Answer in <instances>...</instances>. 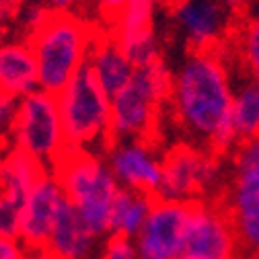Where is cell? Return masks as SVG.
<instances>
[{
	"mask_svg": "<svg viewBox=\"0 0 259 259\" xmlns=\"http://www.w3.org/2000/svg\"><path fill=\"white\" fill-rule=\"evenodd\" d=\"M87 66L93 70L97 82L103 87V91L109 97H115L132 80L136 72V66L130 62V58L117 46V41L107 33V29H101L99 35H97Z\"/></svg>",
	"mask_w": 259,
	"mask_h": 259,
	"instance_id": "2e32d148",
	"label": "cell"
},
{
	"mask_svg": "<svg viewBox=\"0 0 259 259\" xmlns=\"http://www.w3.org/2000/svg\"><path fill=\"white\" fill-rule=\"evenodd\" d=\"M154 200L156 198L150 196V193L119 189L117 198L113 202V210H111V233L109 235H121L127 239H134L144 226Z\"/></svg>",
	"mask_w": 259,
	"mask_h": 259,
	"instance_id": "d6986e66",
	"label": "cell"
},
{
	"mask_svg": "<svg viewBox=\"0 0 259 259\" xmlns=\"http://www.w3.org/2000/svg\"><path fill=\"white\" fill-rule=\"evenodd\" d=\"M224 50L231 66H237L245 78H259V13L239 19L235 33Z\"/></svg>",
	"mask_w": 259,
	"mask_h": 259,
	"instance_id": "ac0fdd59",
	"label": "cell"
},
{
	"mask_svg": "<svg viewBox=\"0 0 259 259\" xmlns=\"http://www.w3.org/2000/svg\"><path fill=\"white\" fill-rule=\"evenodd\" d=\"M54 13H76L84 0H41Z\"/></svg>",
	"mask_w": 259,
	"mask_h": 259,
	"instance_id": "83f0119b",
	"label": "cell"
},
{
	"mask_svg": "<svg viewBox=\"0 0 259 259\" xmlns=\"http://www.w3.org/2000/svg\"><path fill=\"white\" fill-rule=\"evenodd\" d=\"M97 249L99 237L89 229L74 206L66 200L56 216L46 251L54 259H93Z\"/></svg>",
	"mask_w": 259,
	"mask_h": 259,
	"instance_id": "5bb4252c",
	"label": "cell"
},
{
	"mask_svg": "<svg viewBox=\"0 0 259 259\" xmlns=\"http://www.w3.org/2000/svg\"><path fill=\"white\" fill-rule=\"evenodd\" d=\"M50 169L31 154L11 146L0 156V193L25 202L27 193Z\"/></svg>",
	"mask_w": 259,
	"mask_h": 259,
	"instance_id": "e0dca14e",
	"label": "cell"
},
{
	"mask_svg": "<svg viewBox=\"0 0 259 259\" xmlns=\"http://www.w3.org/2000/svg\"><path fill=\"white\" fill-rule=\"evenodd\" d=\"M231 117L239 142L259 138V78H245L235 89Z\"/></svg>",
	"mask_w": 259,
	"mask_h": 259,
	"instance_id": "ffe728a7",
	"label": "cell"
},
{
	"mask_svg": "<svg viewBox=\"0 0 259 259\" xmlns=\"http://www.w3.org/2000/svg\"><path fill=\"white\" fill-rule=\"evenodd\" d=\"M97 29L78 13H52L41 29L25 37L35 54L39 89L58 95L87 64Z\"/></svg>",
	"mask_w": 259,
	"mask_h": 259,
	"instance_id": "7a4b0ae2",
	"label": "cell"
},
{
	"mask_svg": "<svg viewBox=\"0 0 259 259\" xmlns=\"http://www.w3.org/2000/svg\"><path fill=\"white\" fill-rule=\"evenodd\" d=\"M243 253L226 208L214 200L187 206L179 259H239Z\"/></svg>",
	"mask_w": 259,
	"mask_h": 259,
	"instance_id": "9c48e42d",
	"label": "cell"
},
{
	"mask_svg": "<svg viewBox=\"0 0 259 259\" xmlns=\"http://www.w3.org/2000/svg\"><path fill=\"white\" fill-rule=\"evenodd\" d=\"M160 3H167V5H173V3H175V0H160Z\"/></svg>",
	"mask_w": 259,
	"mask_h": 259,
	"instance_id": "1f68e13d",
	"label": "cell"
},
{
	"mask_svg": "<svg viewBox=\"0 0 259 259\" xmlns=\"http://www.w3.org/2000/svg\"><path fill=\"white\" fill-rule=\"evenodd\" d=\"M222 5L229 9L233 15H237L239 19L243 17V13H247L249 5H251V0H222Z\"/></svg>",
	"mask_w": 259,
	"mask_h": 259,
	"instance_id": "f1b7e54d",
	"label": "cell"
},
{
	"mask_svg": "<svg viewBox=\"0 0 259 259\" xmlns=\"http://www.w3.org/2000/svg\"><path fill=\"white\" fill-rule=\"evenodd\" d=\"M173 91V70L165 58L136 68L115 97H111V142L154 140L163 109Z\"/></svg>",
	"mask_w": 259,
	"mask_h": 259,
	"instance_id": "277c9868",
	"label": "cell"
},
{
	"mask_svg": "<svg viewBox=\"0 0 259 259\" xmlns=\"http://www.w3.org/2000/svg\"><path fill=\"white\" fill-rule=\"evenodd\" d=\"M103 156L121 189L142 191L156 198L163 179V154L154 140L111 142Z\"/></svg>",
	"mask_w": 259,
	"mask_h": 259,
	"instance_id": "8fae6325",
	"label": "cell"
},
{
	"mask_svg": "<svg viewBox=\"0 0 259 259\" xmlns=\"http://www.w3.org/2000/svg\"><path fill=\"white\" fill-rule=\"evenodd\" d=\"M127 0H93V7L99 17L105 23V29L119 17V13L125 9Z\"/></svg>",
	"mask_w": 259,
	"mask_h": 259,
	"instance_id": "cb8c5ba5",
	"label": "cell"
},
{
	"mask_svg": "<svg viewBox=\"0 0 259 259\" xmlns=\"http://www.w3.org/2000/svg\"><path fill=\"white\" fill-rule=\"evenodd\" d=\"M15 109H17V101L0 95V144L9 140L11 123H13V117H15Z\"/></svg>",
	"mask_w": 259,
	"mask_h": 259,
	"instance_id": "d4e9b609",
	"label": "cell"
},
{
	"mask_svg": "<svg viewBox=\"0 0 259 259\" xmlns=\"http://www.w3.org/2000/svg\"><path fill=\"white\" fill-rule=\"evenodd\" d=\"M25 245L19 239L0 237V259H25Z\"/></svg>",
	"mask_w": 259,
	"mask_h": 259,
	"instance_id": "484cf974",
	"label": "cell"
},
{
	"mask_svg": "<svg viewBox=\"0 0 259 259\" xmlns=\"http://www.w3.org/2000/svg\"><path fill=\"white\" fill-rule=\"evenodd\" d=\"M21 210H23V202L0 193V237L19 239V235H21Z\"/></svg>",
	"mask_w": 259,
	"mask_h": 259,
	"instance_id": "44dd1931",
	"label": "cell"
},
{
	"mask_svg": "<svg viewBox=\"0 0 259 259\" xmlns=\"http://www.w3.org/2000/svg\"><path fill=\"white\" fill-rule=\"evenodd\" d=\"M224 158L187 142L175 144L163 154V179L156 198L179 204L210 200L212 193L224 191L229 181V165Z\"/></svg>",
	"mask_w": 259,
	"mask_h": 259,
	"instance_id": "8992f818",
	"label": "cell"
},
{
	"mask_svg": "<svg viewBox=\"0 0 259 259\" xmlns=\"http://www.w3.org/2000/svg\"><path fill=\"white\" fill-rule=\"evenodd\" d=\"M241 259H259V251H243Z\"/></svg>",
	"mask_w": 259,
	"mask_h": 259,
	"instance_id": "4dcf8cb0",
	"label": "cell"
},
{
	"mask_svg": "<svg viewBox=\"0 0 259 259\" xmlns=\"http://www.w3.org/2000/svg\"><path fill=\"white\" fill-rule=\"evenodd\" d=\"M39 89L37 60L27 39L0 44V95L13 101Z\"/></svg>",
	"mask_w": 259,
	"mask_h": 259,
	"instance_id": "9a60e30c",
	"label": "cell"
},
{
	"mask_svg": "<svg viewBox=\"0 0 259 259\" xmlns=\"http://www.w3.org/2000/svg\"><path fill=\"white\" fill-rule=\"evenodd\" d=\"M64 202H66L64 191L50 169L23 202L19 241L25 245V249H46L52 226Z\"/></svg>",
	"mask_w": 259,
	"mask_h": 259,
	"instance_id": "4fadbf2b",
	"label": "cell"
},
{
	"mask_svg": "<svg viewBox=\"0 0 259 259\" xmlns=\"http://www.w3.org/2000/svg\"><path fill=\"white\" fill-rule=\"evenodd\" d=\"M25 259H54L46 249H27Z\"/></svg>",
	"mask_w": 259,
	"mask_h": 259,
	"instance_id": "f546056e",
	"label": "cell"
},
{
	"mask_svg": "<svg viewBox=\"0 0 259 259\" xmlns=\"http://www.w3.org/2000/svg\"><path fill=\"white\" fill-rule=\"evenodd\" d=\"M52 13L54 11L48 5H44L41 0H37V3H25V7L19 13V19H21V25H23V31H25V37L33 35L37 29H41L46 25V21L52 17Z\"/></svg>",
	"mask_w": 259,
	"mask_h": 259,
	"instance_id": "7402d4cb",
	"label": "cell"
},
{
	"mask_svg": "<svg viewBox=\"0 0 259 259\" xmlns=\"http://www.w3.org/2000/svg\"><path fill=\"white\" fill-rule=\"evenodd\" d=\"M169 15L179 41L187 52H212L231 41L239 17L222 0H175Z\"/></svg>",
	"mask_w": 259,
	"mask_h": 259,
	"instance_id": "30bf717a",
	"label": "cell"
},
{
	"mask_svg": "<svg viewBox=\"0 0 259 259\" xmlns=\"http://www.w3.org/2000/svg\"><path fill=\"white\" fill-rule=\"evenodd\" d=\"M66 150L105 152L111 144V97L84 66L58 95Z\"/></svg>",
	"mask_w": 259,
	"mask_h": 259,
	"instance_id": "5b68a950",
	"label": "cell"
},
{
	"mask_svg": "<svg viewBox=\"0 0 259 259\" xmlns=\"http://www.w3.org/2000/svg\"><path fill=\"white\" fill-rule=\"evenodd\" d=\"M220 204L235 224L243 251H259V138L239 142L231 152Z\"/></svg>",
	"mask_w": 259,
	"mask_h": 259,
	"instance_id": "ba28073f",
	"label": "cell"
},
{
	"mask_svg": "<svg viewBox=\"0 0 259 259\" xmlns=\"http://www.w3.org/2000/svg\"><path fill=\"white\" fill-rule=\"evenodd\" d=\"M187 206L189 204L154 200L144 226L134 237L138 259H179Z\"/></svg>",
	"mask_w": 259,
	"mask_h": 259,
	"instance_id": "7c38bea8",
	"label": "cell"
},
{
	"mask_svg": "<svg viewBox=\"0 0 259 259\" xmlns=\"http://www.w3.org/2000/svg\"><path fill=\"white\" fill-rule=\"evenodd\" d=\"M64 198H66L89 229L105 239L111 233V210L119 193L107 160L101 152L91 150H66L52 167Z\"/></svg>",
	"mask_w": 259,
	"mask_h": 259,
	"instance_id": "3957f363",
	"label": "cell"
},
{
	"mask_svg": "<svg viewBox=\"0 0 259 259\" xmlns=\"http://www.w3.org/2000/svg\"><path fill=\"white\" fill-rule=\"evenodd\" d=\"M233 66L224 46L212 52H187L173 70L169 111L187 144L229 156L239 138L233 127Z\"/></svg>",
	"mask_w": 259,
	"mask_h": 259,
	"instance_id": "6da1fadb",
	"label": "cell"
},
{
	"mask_svg": "<svg viewBox=\"0 0 259 259\" xmlns=\"http://www.w3.org/2000/svg\"><path fill=\"white\" fill-rule=\"evenodd\" d=\"M11 146L31 154L52 169L66 152L56 95L37 89L17 101L9 134Z\"/></svg>",
	"mask_w": 259,
	"mask_h": 259,
	"instance_id": "52a82bcc",
	"label": "cell"
},
{
	"mask_svg": "<svg viewBox=\"0 0 259 259\" xmlns=\"http://www.w3.org/2000/svg\"><path fill=\"white\" fill-rule=\"evenodd\" d=\"M99 259H138L134 239L121 235H107L101 245Z\"/></svg>",
	"mask_w": 259,
	"mask_h": 259,
	"instance_id": "603a6c76",
	"label": "cell"
},
{
	"mask_svg": "<svg viewBox=\"0 0 259 259\" xmlns=\"http://www.w3.org/2000/svg\"><path fill=\"white\" fill-rule=\"evenodd\" d=\"M27 0H0V23H9L19 17Z\"/></svg>",
	"mask_w": 259,
	"mask_h": 259,
	"instance_id": "4316f807",
	"label": "cell"
}]
</instances>
